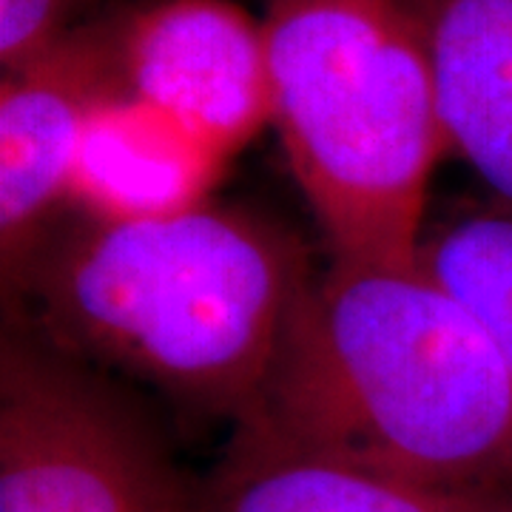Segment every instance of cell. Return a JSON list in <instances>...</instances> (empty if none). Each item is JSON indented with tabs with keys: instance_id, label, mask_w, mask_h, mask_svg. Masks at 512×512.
Segmentation results:
<instances>
[{
	"instance_id": "cell-5",
	"label": "cell",
	"mask_w": 512,
	"mask_h": 512,
	"mask_svg": "<svg viewBox=\"0 0 512 512\" xmlns=\"http://www.w3.org/2000/svg\"><path fill=\"white\" fill-rule=\"evenodd\" d=\"M126 92L120 20L72 26L0 83V265L6 288L43 248L69 185L86 126Z\"/></svg>"
},
{
	"instance_id": "cell-9",
	"label": "cell",
	"mask_w": 512,
	"mask_h": 512,
	"mask_svg": "<svg viewBox=\"0 0 512 512\" xmlns=\"http://www.w3.org/2000/svg\"><path fill=\"white\" fill-rule=\"evenodd\" d=\"M450 154L512 208V0H427Z\"/></svg>"
},
{
	"instance_id": "cell-10",
	"label": "cell",
	"mask_w": 512,
	"mask_h": 512,
	"mask_svg": "<svg viewBox=\"0 0 512 512\" xmlns=\"http://www.w3.org/2000/svg\"><path fill=\"white\" fill-rule=\"evenodd\" d=\"M419 262L481 322L512 373V208H467L427 225Z\"/></svg>"
},
{
	"instance_id": "cell-2",
	"label": "cell",
	"mask_w": 512,
	"mask_h": 512,
	"mask_svg": "<svg viewBox=\"0 0 512 512\" xmlns=\"http://www.w3.org/2000/svg\"><path fill=\"white\" fill-rule=\"evenodd\" d=\"M316 276L288 228L202 202L86 220L20 276L55 348L151 384L191 413L242 419Z\"/></svg>"
},
{
	"instance_id": "cell-7",
	"label": "cell",
	"mask_w": 512,
	"mask_h": 512,
	"mask_svg": "<svg viewBox=\"0 0 512 512\" xmlns=\"http://www.w3.org/2000/svg\"><path fill=\"white\" fill-rule=\"evenodd\" d=\"M194 512H512V493L447 490L231 430Z\"/></svg>"
},
{
	"instance_id": "cell-6",
	"label": "cell",
	"mask_w": 512,
	"mask_h": 512,
	"mask_svg": "<svg viewBox=\"0 0 512 512\" xmlns=\"http://www.w3.org/2000/svg\"><path fill=\"white\" fill-rule=\"evenodd\" d=\"M120 66L128 94L228 160L271 123L265 29L231 0H160L120 18Z\"/></svg>"
},
{
	"instance_id": "cell-1",
	"label": "cell",
	"mask_w": 512,
	"mask_h": 512,
	"mask_svg": "<svg viewBox=\"0 0 512 512\" xmlns=\"http://www.w3.org/2000/svg\"><path fill=\"white\" fill-rule=\"evenodd\" d=\"M231 430L447 490L512 493V373L421 262L330 256Z\"/></svg>"
},
{
	"instance_id": "cell-4",
	"label": "cell",
	"mask_w": 512,
	"mask_h": 512,
	"mask_svg": "<svg viewBox=\"0 0 512 512\" xmlns=\"http://www.w3.org/2000/svg\"><path fill=\"white\" fill-rule=\"evenodd\" d=\"M0 512H194V487L103 384L6 336Z\"/></svg>"
},
{
	"instance_id": "cell-3",
	"label": "cell",
	"mask_w": 512,
	"mask_h": 512,
	"mask_svg": "<svg viewBox=\"0 0 512 512\" xmlns=\"http://www.w3.org/2000/svg\"><path fill=\"white\" fill-rule=\"evenodd\" d=\"M271 126L330 256L419 262L444 154L427 0H265Z\"/></svg>"
},
{
	"instance_id": "cell-8",
	"label": "cell",
	"mask_w": 512,
	"mask_h": 512,
	"mask_svg": "<svg viewBox=\"0 0 512 512\" xmlns=\"http://www.w3.org/2000/svg\"><path fill=\"white\" fill-rule=\"evenodd\" d=\"M225 163L163 111L120 92L86 126L69 202L94 222L157 220L208 202Z\"/></svg>"
}]
</instances>
